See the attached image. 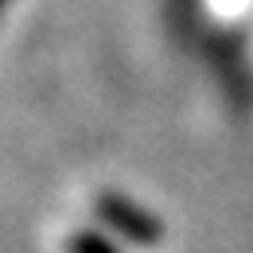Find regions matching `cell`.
<instances>
[{"mask_svg":"<svg viewBox=\"0 0 253 253\" xmlns=\"http://www.w3.org/2000/svg\"><path fill=\"white\" fill-rule=\"evenodd\" d=\"M4 8H8V0H0V12H4Z\"/></svg>","mask_w":253,"mask_h":253,"instance_id":"3","label":"cell"},{"mask_svg":"<svg viewBox=\"0 0 253 253\" xmlns=\"http://www.w3.org/2000/svg\"><path fill=\"white\" fill-rule=\"evenodd\" d=\"M97 218L105 222V230H113L117 238L125 242H136V246H156L164 238V226H160L156 214H148L144 207H136L132 199L117 195V191H101L94 203Z\"/></svg>","mask_w":253,"mask_h":253,"instance_id":"1","label":"cell"},{"mask_svg":"<svg viewBox=\"0 0 253 253\" xmlns=\"http://www.w3.org/2000/svg\"><path fill=\"white\" fill-rule=\"evenodd\" d=\"M66 253H121L105 234H94V230H74L66 238Z\"/></svg>","mask_w":253,"mask_h":253,"instance_id":"2","label":"cell"}]
</instances>
